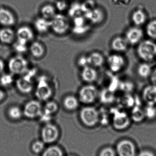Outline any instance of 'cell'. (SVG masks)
<instances>
[{"label":"cell","mask_w":156,"mask_h":156,"mask_svg":"<svg viewBox=\"0 0 156 156\" xmlns=\"http://www.w3.org/2000/svg\"><path fill=\"white\" fill-rule=\"evenodd\" d=\"M138 56L144 62L153 61L156 58V43L151 39L142 40L137 44L136 49Z\"/></svg>","instance_id":"6da1fadb"},{"label":"cell","mask_w":156,"mask_h":156,"mask_svg":"<svg viewBox=\"0 0 156 156\" xmlns=\"http://www.w3.org/2000/svg\"><path fill=\"white\" fill-rule=\"evenodd\" d=\"M113 125L115 129L122 130L126 129L131 124L130 115L125 112L118 108H112L110 111Z\"/></svg>","instance_id":"7a4b0ae2"},{"label":"cell","mask_w":156,"mask_h":156,"mask_svg":"<svg viewBox=\"0 0 156 156\" xmlns=\"http://www.w3.org/2000/svg\"><path fill=\"white\" fill-rule=\"evenodd\" d=\"M80 118L83 124L89 127H93L99 122L100 112L95 107L86 106L81 110Z\"/></svg>","instance_id":"3957f363"},{"label":"cell","mask_w":156,"mask_h":156,"mask_svg":"<svg viewBox=\"0 0 156 156\" xmlns=\"http://www.w3.org/2000/svg\"><path fill=\"white\" fill-rule=\"evenodd\" d=\"M35 94L38 100L42 101H47L52 96L53 90L45 76L38 78Z\"/></svg>","instance_id":"277c9868"},{"label":"cell","mask_w":156,"mask_h":156,"mask_svg":"<svg viewBox=\"0 0 156 156\" xmlns=\"http://www.w3.org/2000/svg\"><path fill=\"white\" fill-rule=\"evenodd\" d=\"M28 62L21 55H16L10 58L8 68L13 75H24L28 69Z\"/></svg>","instance_id":"5b68a950"},{"label":"cell","mask_w":156,"mask_h":156,"mask_svg":"<svg viewBox=\"0 0 156 156\" xmlns=\"http://www.w3.org/2000/svg\"><path fill=\"white\" fill-rule=\"evenodd\" d=\"M99 92L96 86L89 84L82 87L79 92V99L82 103L90 104L99 97Z\"/></svg>","instance_id":"8992f818"},{"label":"cell","mask_w":156,"mask_h":156,"mask_svg":"<svg viewBox=\"0 0 156 156\" xmlns=\"http://www.w3.org/2000/svg\"><path fill=\"white\" fill-rule=\"evenodd\" d=\"M50 28L56 34H65L69 28V23L67 18L63 15L56 14L50 20Z\"/></svg>","instance_id":"52a82bcc"},{"label":"cell","mask_w":156,"mask_h":156,"mask_svg":"<svg viewBox=\"0 0 156 156\" xmlns=\"http://www.w3.org/2000/svg\"><path fill=\"white\" fill-rule=\"evenodd\" d=\"M59 131L55 125L48 123L43 126L41 131L42 141L45 144H52L56 142L59 137Z\"/></svg>","instance_id":"ba28073f"},{"label":"cell","mask_w":156,"mask_h":156,"mask_svg":"<svg viewBox=\"0 0 156 156\" xmlns=\"http://www.w3.org/2000/svg\"><path fill=\"white\" fill-rule=\"evenodd\" d=\"M107 63L110 70L112 73H117L122 71L125 66V58L120 53H114L109 56Z\"/></svg>","instance_id":"9c48e42d"},{"label":"cell","mask_w":156,"mask_h":156,"mask_svg":"<svg viewBox=\"0 0 156 156\" xmlns=\"http://www.w3.org/2000/svg\"><path fill=\"white\" fill-rule=\"evenodd\" d=\"M23 112V114L27 118L34 119L39 117L42 113V105L38 101L32 100L26 104Z\"/></svg>","instance_id":"30bf717a"},{"label":"cell","mask_w":156,"mask_h":156,"mask_svg":"<svg viewBox=\"0 0 156 156\" xmlns=\"http://www.w3.org/2000/svg\"><path fill=\"white\" fill-rule=\"evenodd\" d=\"M116 153L118 156H136L135 146L130 140H122L116 146Z\"/></svg>","instance_id":"8fae6325"},{"label":"cell","mask_w":156,"mask_h":156,"mask_svg":"<svg viewBox=\"0 0 156 156\" xmlns=\"http://www.w3.org/2000/svg\"><path fill=\"white\" fill-rule=\"evenodd\" d=\"M144 36L143 30L140 27H134L127 30L125 37L129 45H137L143 40Z\"/></svg>","instance_id":"7c38bea8"},{"label":"cell","mask_w":156,"mask_h":156,"mask_svg":"<svg viewBox=\"0 0 156 156\" xmlns=\"http://www.w3.org/2000/svg\"><path fill=\"white\" fill-rule=\"evenodd\" d=\"M142 97L146 105H156V84L151 83L145 87Z\"/></svg>","instance_id":"4fadbf2b"},{"label":"cell","mask_w":156,"mask_h":156,"mask_svg":"<svg viewBox=\"0 0 156 156\" xmlns=\"http://www.w3.org/2000/svg\"><path fill=\"white\" fill-rule=\"evenodd\" d=\"M16 86L20 92L24 94L29 93L33 89L32 79L24 74L23 76L16 80Z\"/></svg>","instance_id":"5bb4252c"},{"label":"cell","mask_w":156,"mask_h":156,"mask_svg":"<svg viewBox=\"0 0 156 156\" xmlns=\"http://www.w3.org/2000/svg\"><path fill=\"white\" fill-rule=\"evenodd\" d=\"M111 48L117 53H123L128 49L129 44L125 37L117 36L114 37L111 42Z\"/></svg>","instance_id":"9a60e30c"},{"label":"cell","mask_w":156,"mask_h":156,"mask_svg":"<svg viewBox=\"0 0 156 156\" xmlns=\"http://www.w3.org/2000/svg\"><path fill=\"white\" fill-rule=\"evenodd\" d=\"M15 23V19L12 12L3 7L0 8V24L8 27L13 25Z\"/></svg>","instance_id":"2e32d148"},{"label":"cell","mask_w":156,"mask_h":156,"mask_svg":"<svg viewBox=\"0 0 156 156\" xmlns=\"http://www.w3.org/2000/svg\"><path fill=\"white\" fill-rule=\"evenodd\" d=\"M98 74L95 68L88 66L83 68L82 71L81 76L84 81L88 83H92L95 81L98 78Z\"/></svg>","instance_id":"e0dca14e"},{"label":"cell","mask_w":156,"mask_h":156,"mask_svg":"<svg viewBox=\"0 0 156 156\" xmlns=\"http://www.w3.org/2000/svg\"><path fill=\"white\" fill-rule=\"evenodd\" d=\"M16 34L17 40L25 43H28L34 38V33L28 27H21L17 29Z\"/></svg>","instance_id":"ac0fdd59"},{"label":"cell","mask_w":156,"mask_h":156,"mask_svg":"<svg viewBox=\"0 0 156 156\" xmlns=\"http://www.w3.org/2000/svg\"><path fill=\"white\" fill-rule=\"evenodd\" d=\"M88 57L89 66L93 67H101L105 63V58L100 52H93L88 56Z\"/></svg>","instance_id":"d6986e66"},{"label":"cell","mask_w":156,"mask_h":156,"mask_svg":"<svg viewBox=\"0 0 156 156\" xmlns=\"http://www.w3.org/2000/svg\"><path fill=\"white\" fill-rule=\"evenodd\" d=\"M130 118L135 122L139 123L143 122L145 119L144 108L139 104L136 103L135 105L132 108Z\"/></svg>","instance_id":"ffe728a7"},{"label":"cell","mask_w":156,"mask_h":156,"mask_svg":"<svg viewBox=\"0 0 156 156\" xmlns=\"http://www.w3.org/2000/svg\"><path fill=\"white\" fill-rule=\"evenodd\" d=\"M118 102L120 107L132 108L136 103V98L130 93H125L124 95L119 98Z\"/></svg>","instance_id":"44dd1931"},{"label":"cell","mask_w":156,"mask_h":156,"mask_svg":"<svg viewBox=\"0 0 156 156\" xmlns=\"http://www.w3.org/2000/svg\"><path fill=\"white\" fill-rule=\"evenodd\" d=\"M99 97L101 102L104 104L112 103L116 99L114 92L108 88L103 89L100 92H99Z\"/></svg>","instance_id":"7402d4cb"},{"label":"cell","mask_w":156,"mask_h":156,"mask_svg":"<svg viewBox=\"0 0 156 156\" xmlns=\"http://www.w3.org/2000/svg\"><path fill=\"white\" fill-rule=\"evenodd\" d=\"M34 24L36 30L41 34L46 33L50 28V21L43 17L36 19Z\"/></svg>","instance_id":"603a6c76"},{"label":"cell","mask_w":156,"mask_h":156,"mask_svg":"<svg viewBox=\"0 0 156 156\" xmlns=\"http://www.w3.org/2000/svg\"><path fill=\"white\" fill-rule=\"evenodd\" d=\"M151 66L148 62H144L138 65L137 68V73L140 77L143 79L149 78L152 73Z\"/></svg>","instance_id":"cb8c5ba5"},{"label":"cell","mask_w":156,"mask_h":156,"mask_svg":"<svg viewBox=\"0 0 156 156\" xmlns=\"http://www.w3.org/2000/svg\"><path fill=\"white\" fill-rule=\"evenodd\" d=\"M15 34L9 27H6L0 30V41L4 44H10L13 40Z\"/></svg>","instance_id":"d4e9b609"},{"label":"cell","mask_w":156,"mask_h":156,"mask_svg":"<svg viewBox=\"0 0 156 156\" xmlns=\"http://www.w3.org/2000/svg\"><path fill=\"white\" fill-rule=\"evenodd\" d=\"M85 17L93 23H98L102 20L103 15L99 9H93L85 13Z\"/></svg>","instance_id":"484cf974"},{"label":"cell","mask_w":156,"mask_h":156,"mask_svg":"<svg viewBox=\"0 0 156 156\" xmlns=\"http://www.w3.org/2000/svg\"><path fill=\"white\" fill-rule=\"evenodd\" d=\"M79 101L73 95H69L65 97L63 101L64 107L69 111L76 110L78 107Z\"/></svg>","instance_id":"4316f807"},{"label":"cell","mask_w":156,"mask_h":156,"mask_svg":"<svg viewBox=\"0 0 156 156\" xmlns=\"http://www.w3.org/2000/svg\"><path fill=\"white\" fill-rule=\"evenodd\" d=\"M30 51L33 56L38 58L43 55L45 48L42 44L39 42H34L30 46Z\"/></svg>","instance_id":"83f0119b"},{"label":"cell","mask_w":156,"mask_h":156,"mask_svg":"<svg viewBox=\"0 0 156 156\" xmlns=\"http://www.w3.org/2000/svg\"><path fill=\"white\" fill-rule=\"evenodd\" d=\"M42 156H64V153L60 147L52 145L44 150Z\"/></svg>","instance_id":"f1b7e54d"},{"label":"cell","mask_w":156,"mask_h":156,"mask_svg":"<svg viewBox=\"0 0 156 156\" xmlns=\"http://www.w3.org/2000/svg\"><path fill=\"white\" fill-rule=\"evenodd\" d=\"M132 19L134 23L136 26H139L145 23L147 19L146 15L142 10H137L134 12Z\"/></svg>","instance_id":"f546056e"},{"label":"cell","mask_w":156,"mask_h":156,"mask_svg":"<svg viewBox=\"0 0 156 156\" xmlns=\"http://www.w3.org/2000/svg\"><path fill=\"white\" fill-rule=\"evenodd\" d=\"M42 16L47 19H51L56 14L55 7L50 5H46L42 7L41 10Z\"/></svg>","instance_id":"4dcf8cb0"},{"label":"cell","mask_w":156,"mask_h":156,"mask_svg":"<svg viewBox=\"0 0 156 156\" xmlns=\"http://www.w3.org/2000/svg\"><path fill=\"white\" fill-rule=\"evenodd\" d=\"M146 32L151 40L156 41V20L148 23L146 27Z\"/></svg>","instance_id":"1f68e13d"},{"label":"cell","mask_w":156,"mask_h":156,"mask_svg":"<svg viewBox=\"0 0 156 156\" xmlns=\"http://www.w3.org/2000/svg\"><path fill=\"white\" fill-rule=\"evenodd\" d=\"M8 115L11 119L15 120H18L22 117L23 112L18 106H12L8 110Z\"/></svg>","instance_id":"d6a6232c"},{"label":"cell","mask_w":156,"mask_h":156,"mask_svg":"<svg viewBox=\"0 0 156 156\" xmlns=\"http://www.w3.org/2000/svg\"><path fill=\"white\" fill-rule=\"evenodd\" d=\"M145 118L153 120L156 117V105H146L144 108Z\"/></svg>","instance_id":"836d02e7"},{"label":"cell","mask_w":156,"mask_h":156,"mask_svg":"<svg viewBox=\"0 0 156 156\" xmlns=\"http://www.w3.org/2000/svg\"><path fill=\"white\" fill-rule=\"evenodd\" d=\"M58 109V105L56 102L53 101L48 102L44 106L43 112L52 115L57 112Z\"/></svg>","instance_id":"e575fe53"},{"label":"cell","mask_w":156,"mask_h":156,"mask_svg":"<svg viewBox=\"0 0 156 156\" xmlns=\"http://www.w3.org/2000/svg\"><path fill=\"white\" fill-rule=\"evenodd\" d=\"M134 85L130 81H120L119 89L122 90L125 93H130L133 90Z\"/></svg>","instance_id":"d590c367"},{"label":"cell","mask_w":156,"mask_h":156,"mask_svg":"<svg viewBox=\"0 0 156 156\" xmlns=\"http://www.w3.org/2000/svg\"><path fill=\"white\" fill-rule=\"evenodd\" d=\"M45 144L42 140L35 141L33 143L31 147L32 151L35 154L42 153L45 149Z\"/></svg>","instance_id":"8d00e7d4"},{"label":"cell","mask_w":156,"mask_h":156,"mask_svg":"<svg viewBox=\"0 0 156 156\" xmlns=\"http://www.w3.org/2000/svg\"><path fill=\"white\" fill-rule=\"evenodd\" d=\"M82 12L81 5L75 3L72 5L69 10L70 16L71 17H75L80 16Z\"/></svg>","instance_id":"74e56055"},{"label":"cell","mask_w":156,"mask_h":156,"mask_svg":"<svg viewBox=\"0 0 156 156\" xmlns=\"http://www.w3.org/2000/svg\"><path fill=\"white\" fill-rule=\"evenodd\" d=\"M12 75V74H6L2 75L0 78V83L1 85L4 86H8L11 85L14 80Z\"/></svg>","instance_id":"f35d334b"},{"label":"cell","mask_w":156,"mask_h":156,"mask_svg":"<svg viewBox=\"0 0 156 156\" xmlns=\"http://www.w3.org/2000/svg\"><path fill=\"white\" fill-rule=\"evenodd\" d=\"M27 43L17 40V41L14 44V48L17 53H20V54L25 53L27 50Z\"/></svg>","instance_id":"ab89813d"},{"label":"cell","mask_w":156,"mask_h":156,"mask_svg":"<svg viewBox=\"0 0 156 156\" xmlns=\"http://www.w3.org/2000/svg\"><path fill=\"white\" fill-rule=\"evenodd\" d=\"M89 26L85 24L81 26H74L72 31L75 34L81 35L86 34L89 31Z\"/></svg>","instance_id":"60d3db41"},{"label":"cell","mask_w":156,"mask_h":156,"mask_svg":"<svg viewBox=\"0 0 156 156\" xmlns=\"http://www.w3.org/2000/svg\"><path fill=\"white\" fill-rule=\"evenodd\" d=\"M116 151L111 147H106L100 152L99 156H116Z\"/></svg>","instance_id":"b9f144b4"},{"label":"cell","mask_w":156,"mask_h":156,"mask_svg":"<svg viewBox=\"0 0 156 156\" xmlns=\"http://www.w3.org/2000/svg\"><path fill=\"white\" fill-rule=\"evenodd\" d=\"M78 64L80 67L84 68L89 66L88 56L85 55L81 56L79 58L78 60Z\"/></svg>","instance_id":"7bdbcfd3"},{"label":"cell","mask_w":156,"mask_h":156,"mask_svg":"<svg viewBox=\"0 0 156 156\" xmlns=\"http://www.w3.org/2000/svg\"><path fill=\"white\" fill-rule=\"evenodd\" d=\"M40 121L42 122L47 124L49 123L51 120V115L46 113L45 112H42V113L39 116Z\"/></svg>","instance_id":"ee69618b"},{"label":"cell","mask_w":156,"mask_h":156,"mask_svg":"<svg viewBox=\"0 0 156 156\" xmlns=\"http://www.w3.org/2000/svg\"><path fill=\"white\" fill-rule=\"evenodd\" d=\"M56 7L60 11H63L67 7V3L65 1L60 0L58 1L56 3Z\"/></svg>","instance_id":"f6af8a7d"},{"label":"cell","mask_w":156,"mask_h":156,"mask_svg":"<svg viewBox=\"0 0 156 156\" xmlns=\"http://www.w3.org/2000/svg\"><path fill=\"white\" fill-rule=\"evenodd\" d=\"M150 81L153 84H156V68L153 69L151 75L149 77Z\"/></svg>","instance_id":"bcb514c9"},{"label":"cell","mask_w":156,"mask_h":156,"mask_svg":"<svg viewBox=\"0 0 156 156\" xmlns=\"http://www.w3.org/2000/svg\"><path fill=\"white\" fill-rule=\"evenodd\" d=\"M138 156H155V155L151 151H148V150H143L138 154Z\"/></svg>","instance_id":"7dc6e473"},{"label":"cell","mask_w":156,"mask_h":156,"mask_svg":"<svg viewBox=\"0 0 156 156\" xmlns=\"http://www.w3.org/2000/svg\"><path fill=\"white\" fill-rule=\"evenodd\" d=\"M5 65L3 61L0 59V74H1L3 71Z\"/></svg>","instance_id":"c3c4849f"},{"label":"cell","mask_w":156,"mask_h":156,"mask_svg":"<svg viewBox=\"0 0 156 156\" xmlns=\"http://www.w3.org/2000/svg\"><path fill=\"white\" fill-rule=\"evenodd\" d=\"M4 93L2 90H0V101L3 100V99L4 98Z\"/></svg>","instance_id":"681fc988"},{"label":"cell","mask_w":156,"mask_h":156,"mask_svg":"<svg viewBox=\"0 0 156 156\" xmlns=\"http://www.w3.org/2000/svg\"></svg>","instance_id":"f907efd6"},{"label":"cell","mask_w":156,"mask_h":156,"mask_svg":"<svg viewBox=\"0 0 156 156\" xmlns=\"http://www.w3.org/2000/svg\"><path fill=\"white\" fill-rule=\"evenodd\" d=\"M155 59H156V58H155Z\"/></svg>","instance_id":"816d5d0a"}]
</instances>
